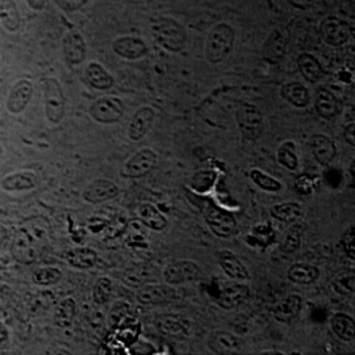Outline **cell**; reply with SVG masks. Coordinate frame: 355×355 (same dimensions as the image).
Wrapping results in <instances>:
<instances>
[{"label": "cell", "instance_id": "d4e9b609", "mask_svg": "<svg viewBox=\"0 0 355 355\" xmlns=\"http://www.w3.org/2000/svg\"><path fill=\"white\" fill-rule=\"evenodd\" d=\"M303 306V299L297 293L287 295L283 300H280L278 304L274 306L272 313L274 318L280 322H290L297 318Z\"/></svg>", "mask_w": 355, "mask_h": 355}, {"label": "cell", "instance_id": "b9f144b4", "mask_svg": "<svg viewBox=\"0 0 355 355\" xmlns=\"http://www.w3.org/2000/svg\"><path fill=\"white\" fill-rule=\"evenodd\" d=\"M112 293V282L107 277H102L96 280L92 292V299L96 304L103 305L108 303Z\"/></svg>", "mask_w": 355, "mask_h": 355}, {"label": "cell", "instance_id": "9c48e42d", "mask_svg": "<svg viewBox=\"0 0 355 355\" xmlns=\"http://www.w3.org/2000/svg\"><path fill=\"white\" fill-rule=\"evenodd\" d=\"M202 274L203 271L198 263L186 259H180L170 263L164 271L165 280L170 286H178L187 282L200 279Z\"/></svg>", "mask_w": 355, "mask_h": 355}, {"label": "cell", "instance_id": "3957f363", "mask_svg": "<svg viewBox=\"0 0 355 355\" xmlns=\"http://www.w3.org/2000/svg\"><path fill=\"white\" fill-rule=\"evenodd\" d=\"M236 120L243 140L250 142L259 140L265 125L263 114L257 105L250 103H242L236 111Z\"/></svg>", "mask_w": 355, "mask_h": 355}, {"label": "cell", "instance_id": "7dc6e473", "mask_svg": "<svg viewBox=\"0 0 355 355\" xmlns=\"http://www.w3.org/2000/svg\"><path fill=\"white\" fill-rule=\"evenodd\" d=\"M355 124L354 123H350V124H347L345 129H343V140L347 144V145H350L352 148H354L355 146Z\"/></svg>", "mask_w": 355, "mask_h": 355}, {"label": "cell", "instance_id": "ee69618b", "mask_svg": "<svg viewBox=\"0 0 355 355\" xmlns=\"http://www.w3.org/2000/svg\"><path fill=\"white\" fill-rule=\"evenodd\" d=\"M354 239H355V228L352 227L349 229L341 239V245H343V252L346 253V255L349 258H352L353 261L355 259V246H354Z\"/></svg>", "mask_w": 355, "mask_h": 355}, {"label": "cell", "instance_id": "e0dca14e", "mask_svg": "<svg viewBox=\"0 0 355 355\" xmlns=\"http://www.w3.org/2000/svg\"><path fill=\"white\" fill-rule=\"evenodd\" d=\"M62 51L67 64H83L87 57V44L78 31H70L62 40Z\"/></svg>", "mask_w": 355, "mask_h": 355}, {"label": "cell", "instance_id": "52a82bcc", "mask_svg": "<svg viewBox=\"0 0 355 355\" xmlns=\"http://www.w3.org/2000/svg\"><path fill=\"white\" fill-rule=\"evenodd\" d=\"M125 112V105L117 96H103L91 104L89 114L101 124H116Z\"/></svg>", "mask_w": 355, "mask_h": 355}, {"label": "cell", "instance_id": "9a60e30c", "mask_svg": "<svg viewBox=\"0 0 355 355\" xmlns=\"http://www.w3.org/2000/svg\"><path fill=\"white\" fill-rule=\"evenodd\" d=\"M154 327L161 334L175 340H186L190 336V322L175 315H159L154 320Z\"/></svg>", "mask_w": 355, "mask_h": 355}, {"label": "cell", "instance_id": "6da1fadb", "mask_svg": "<svg viewBox=\"0 0 355 355\" xmlns=\"http://www.w3.org/2000/svg\"><path fill=\"white\" fill-rule=\"evenodd\" d=\"M236 31L228 23H217L211 28L205 41V58L209 64H221L234 48Z\"/></svg>", "mask_w": 355, "mask_h": 355}, {"label": "cell", "instance_id": "d6986e66", "mask_svg": "<svg viewBox=\"0 0 355 355\" xmlns=\"http://www.w3.org/2000/svg\"><path fill=\"white\" fill-rule=\"evenodd\" d=\"M250 297V288L240 282L224 283L221 293L216 303L224 309H233L240 306Z\"/></svg>", "mask_w": 355, "mask_h": 355}, {"label": "cell", "instance_id": "2e32d148", "mask_svg": "<svg viewBox=\"0 0 355 355\" xmlns=\"http://www.w3.org/2000/svg\"><path fill=\"white\" fill-rule=\"evenodd\" d=\"M208 347L215 354H240L243 349V343L240 337H237L233 333H229L225 330H216L208 340Z\"/></svg>", "mask_w": 355, "mask_h": 355}, {"label": "cell", "instance_id": "ffe728a7", "mask_svg": "<svg viewBox=\"0 0 355 355\" xmlns=\"http://www.w3.org/2000/svg\"><path fill=\"white\" fill-rule=\"evenodd\" d=\"M155 119V111L149 105H144L139 108L129 124L128 137L132 141H140L148 135L152 129L153 123Z\"/></svg>", "mask_w": 355, "mask_h": 355}, {"label": "cell", "instance_id": "4fadbf2b", "mask_svg": "<svg viewBox=\"0 0 355 355\" xmlns=\"http://www.w3.org/2000/svg\"><path fill=\"white\" fill-rule=\"evenodd\" d=\"M112 51L116 55L128 61H139L149 54L146 42L135 36H121L112 42Z\"/></svg>", "mask_w": 355, "mask_h": 355}, {"label": "cell", "instance_id": "f6af8a7d", "mask_svg": "<svg viewBox=\"0 0 355 355\" xmlns=\"http://www.w3.org/2000/svg\"><path fill=\"white\" fill-rule=\"evenodd\" d=\"M54 1L64 12L73 13L82 10L86 4H89V0H54Z\"/></svg>", "mask_w": 355, "mask_h": 355}, {"label": "cell", "instance_id": "c3c4849f", "mask_svg": "<svg viewBox=\"0 0 355 355\" xmlns=\"http://www.w3.org/2000/svg\"><path fill=\"white\" fill-rule=\"evenodd\" d=\"M26 3L29 8H32L33 11H37V12L44 11L46 7V0H26Z\"/></svg>", "mask_w": 355, "mask_h": 355}, {"label": "cell", "instance_id": "ac0fdd59", "mask_svg": "<svg viewBox=\"0 0 355 355\" xmlns=\"http://www.w3.org/2000/svg\"><path fill=\"white\" fill-rule=\"evenodd\" d=\"M119 195V187L112 180L95 179L83 190L82 198L89 204H101L112 200Z\"/></svg>", "mask_w": 355, "mask_h": 355}, {"label": "cell", "instance_id": "816d5d0a", "mask_svg": "<svg viewBox=\"0 0 355 355\" xmlns=\"http://www.w3.org/2000/svg\"><path fill=\"white\" fill-rule=\"evenodd\" d=\"M1 154H3V148H1V145H0V158H1Z\"/></svg>", "mask_w": 355, "mask_h": 355}, {"label": "cell", "instance_id": "836d02e7", "mask_svg": "<svg viewBox=\"0 0 355 355\" xmlns=\"http://www.w3.org/2000/svg\"><path fill=\"white\" fill-rule=\"evenodd\" d=\"M76 300L73 297H66L55 308L54 318H53L54 325L61 329L70 328L74 321V318H76Z\"/></svg>", "mask_w": 355, "mask_h": 355}, {"label": "cell", "instance_id": "8fae6325", "mask_svg": "<svg viewBox=\"0 0 355 355\" xmlns=\"http://www.w3.org/2000/svg\"><path fill=\"white\" fill-rule=\"evenodd\" d=\"M136 297L144 305L165 304L177 299V291L171 286L152 282L139 287Z\"/></svg>", "mask_w": 355, "mask_h": 355}, {"label": "cell", "instance_id": "f1b7e54d", "mask_svg": "<svg viewBox=\"0 0 355 355\" xmlns=\"http://www.w3.org/2000/svg\"><path fill=\"white\" fill-rule=\"evenodd\" d=\"M0 26L8 33H16L21 28V16L15 0H0Z\"/></svg>", "mask_w": 355, "mask_h": 355}, {"label": "cell", "instance_id": "603a6c76", "mask_svg": "<svg viewBox=\"0 0 355 355\" xmlns=\"http://www.w3.org/2000/svg\"><path fill=\"white\" fill-rule=\"evenodd\" d=\"M155 270L149 263H136L128 267L123 274V282L129 287L139 288L146 283H152L157 279Z\"/></svg>", "mask_w": 355, "mask_h": 355}, {"label": "cell", "instance_id": "7a4b0ae2", "mask_svg": "<svg viewBox=\"0 0 355 355\" xmlns=\"http://www.w3.org/2000/svg\"><path fill=\"white\" fill-rule=\"evenodd\" d=\"M152 36L154 41L170 53H179L186 48L187 32L175 19L159 17L152 24Z\"/></svg>", "mask_w": 355, "mask_h": 355}, {"label": "cell", "instance_id": "8992f818", "mask_svg": "<svg viewBox=\"0 0 355 355\" xmlns=\"http://www.w3.org/2000/svg\"><path fill=\"white\" fill-rule=\"evenodd\" d=\"M318 32L327 45L340 48L349 41L352 35V26L343 17L329 15L320 21Z\"/></svg>", "mask_w": 355, "mask_h": 355}, {"label": "cell", "instance_id": "f546056e", "mask_svg": "<svg viewBox=\"0 0 355 355\" xmlns=\"http://www.w3.org/2000/svg\"><path fill=\"white\" fill-rule=\"evenodd\" d=\"M64 259L71 267L79 270H89L96 265L98 253L89 248H76L66 252Z\"/></svg>", "mask_w": 355, "mask_h": 355}, {"label": "cell", "instance_id": "4dcf8cb0", "mask_svg": "<svg viewBox=\"0 0 355 355\" xmlns=\"http://www.w3.org/2000/svg\"><path fill=\"white\" fill-rule=\"evenodd\" d=\"M137 216L146 228L152 229L154 232H161L167 227L165 216L162 215L153 204H141L137 209Z\"/></svg>", "mask_w": 355, "mask_h": 355}, {"label": "cell", "instance_id": "7c38bea8", "mask_svg": "<svg viewBox=\"0 0 355 355\" xmlns=\"http://www.w3.org/2000/svg\"><path fill=\"white\" fill-rule=\"evenodd\" d=\"M158 157L153 152L152 149H141L140 152L132 155L124 166L123 175L130 179H139V178L148 175L157 166Z\"/></svg>", "mask_w": 355, "mask_h": 355}, {"label": "cell", "instance_id": "60d3db41", "mask_svg": "<svg viewBox=\"0 0 355 355\" xmlns=\"http://www.w3.org/2000/svg\"><path fill=\"white\" fill-rule=\"evenodd\" d=\"M278 162L287 170L295 171L299 166V159L295 153V145L292 142H284L278 150Z\"/></svg>", "mask_w": 355, "mask_h": 355}, {"label": "cell", "instance_id": "277c9868", "mask_svg": "<svg viewBox=\"0 0 355 355\" xmlns=\"http://www.w3.org/2000/svg\"><path fill=\"white\" fill-rule=\"evenodd\" d=\"M45 114L51 124H60L64 120L66 98L61 83L55 78L44 79Z\"/></svg>", "mask_w": 355, "mask_h": 355}, {"label": "cell", "instance_id": "30bf717a", "mask_svg": "<svg viewBox=\"0 0 355 355\" xmlns=\"http://www.w3.org/2000/svg\"><path fill=\"white\" fill-rule=\"evenodd\" d=\"M12 258L20 265L31 266L37 261V250L35 241L24 227L16 230L11 245Z\"/></svg>", "mask_w": 355, "mask_h": 355}, {"label": "cell", "instance_id": "8d00e7d4", "mask_svg": "<svg viewBox=\"0 0 355 355\" xmlns=\"http://www.w3.org/2000/svg\"><path fill=\"white\" fill-rule=\"evenodd\" d=\"M334 291L343 296H350L354 293L355 272L353 268H343L331 282Z\"/></svg>", "mask_w": 355, "mask_h": 355}, {"label": "cell", "instance_id": "ab89813d", "mask_svg": "<svg viewBox=\"0 0 355 355\" xmlns=\"http://www.w3.org/2000/svg\"><path fill=\"white\" fill-rule=\"evenodd\" d=\"M249 177L252 179V182L255 183L261 190L268 191V192H278L282 189L279 180L262 173V170H259V168H253L250 171Z\"/></svg>", "mask_w": 355, "mask_h": 355}, {"label": "cell", "instance_id": "5bb4252c", "mask_svg": "<svg viewBox=\"0 0 355 355\" xmlns=\"http://www.w3.org/2000/svg\"><path fill=\"white\" fill-rule=\"evenodd\" d=\"M33 96V83L29 79H20L13 85L7 101L6 108L10 114H19L26 111L28 104L32 101Z\"/></svg>", "mask_w": 355, "mask_h": 355}, {"label": "cell", "instance_id": "5b68a950", "mask_svg": "<svg viewBox=\"0 0 355 355\" xmlns=\"http://www.w3.org/2000/svg\"><path fill=\"white\" fill-rule=\"evenodd\" d=\"M207 225L220 239H230L237 233V221L228 211L217 207L216 204H207L203 211Z\"/></svg>", "mask_w": 355, "mask_h": 355}, {"label": "cell", "instance_id": "d6a6232c", "mask_svg": "<svg viewBox=\"0 0 355 355\" xmlns=\"http://www.w3.org/2000/svg\"><path fill=\"white\" fill-rule=\"evenodd\" d=\"M288 279L296 284H312L318 279L320 270L318 267L308 263H295L288 268L287 272Z\"/></svg>", "mask_w": 355, "mask_h": 355}, {"label": "cell", "instance_id": "f907efd6", "mask_svg": "<svg viewBox=\"0 0 355 355\" xmlns=\"http://www.w3.org/2000/svg\"><path fill=\"white\" fill-rule=\"evenodd\" d=\"M7 239H8V230L4 225L0 224V246L4 243Z\"/></svg>", "mask_w": 355, "mask_h": 355}, {"label": "cell", "instance_id": "bcb514c9", "mask_svg": "<svg viewBox=\"0 0 355 355\" xmlns=\"http://www.w3.org/2000/svg\"><path fill=\"white\" fill-rule=\"evenodd\" d=\"M130 312V305H128L124 302H117L114 303L112 306V311H111V318L114 322H119L120 320H123L124 318H127Z\"/></svg>", "mask_w": 355, "mask_h": 355}, {"label": "cell", "instance_id": "7402d4cb", "mask_svg": "<svg viewBox=\"0 0 355 355\" xmlns=\"http://www.w3.org/2000/svg\"><path fill=\"white\" fill-rule=\"evenodd\" d=\"M296 64H297L300 74L308 83H312V85L318 83L325 76L324 66L311 53H300Z\"/></svg>", "mask_w": 355, "mask_h": 355}, {"label": "cell", "instance_id": "484cf974", "mask_svg": "<svg viewBox=\"0 0 355 355\" xmlns=\"http://www.w3.org/2000/svg\"><path fill=\"white\" fill-rule=\"evenodd\" d=\"M85 78L92 89L99 91H108L114 85V76H111L102 64L89 62L85 69Z\"/></svg>", "mask_w": 355, "mask_h": 355}, {"label": "cell", "instance_id": "681fc988", "mask_svg": "<svg viewBox=\"0 0 355 355\" xmlns=\"http://www.w3.org/2000/svg\"><path fill=\"white\" fill-rule=\"evenodd\" d=\"M10 340V331L7 327L0 321V343H6Z\"/></svg>", "mask_w": 355, "mask_h": 355}, {"label": "cell", "instance_id": "ba28073f", "mask_svg": "<svg viewBox=\"0 0 355 355\" xmlns=\"http://www.w3.org/2000/svg\"><path fill=\"white\" fill-rule=\"evenodd\" d=\"M287 46H288L287 32L277 28L265 40L261 49V57L263 61H266L267 64H279L286 57Z\"/></svg>", "mask_w": 355, "mask_h": 355}, {"label": "cell", "instance_id": "1f68e13d", "mask_svg": "<svg viewBox=\"0 0 355 355\" xmlns=\"http://www.w3.org/2000/svg\"><path fill=\"white\" fill-rule=\"evenodd\" d=\"M218 261H220V266L223 268V271L228 275L229 278L236 280H245L250 278L246 267L243 266V263L234 254L223 252L220 254Z\"/></svg>", "mask_w": 355, "mask_h": 355}, {"label": "cell", "instance_id": "74e56055", "mask_svg": "<svg viewBox=\"0 0 355 355\" xmlns=\"http://www.w3.org/2000/svg\"><path fill=\"white\" fill-rule=\"evenodd\" d=\"M303 215L302 207L297 203H283L271 208V216L279 221L291 224L296 223Z\"/></svg>", "mask_w": 355, "mask_h": 355}, {"label": "cell", "instance_id": "d590c367", "mask_svg": "<svg viewBox=\"0 0 355 355\" xmlns=\"http://www.w3.org/2000/svg\"><path fill=\"white\" fill-rule=\"evenodd\" d=\"M305 229H306V225L304 223L293 224L291 228L287 230L283 241L280 243V250L286 254L296 253L302 246V237H303Z\"/></svg>", "mask_w": 355, "mask_h": 355}, {"label": "cell", "instance_id": "f35d334b", "mask_svg": "<svg viewBox=\"0 0 355 355\" xmlns=\"http://www.w3.org/2000/svg\"><path fill=\"white\" fill-rule=\"evenodd\" d=\"M61 279H62V272L57 267H40L36 268L32 274V280L37 286H54Z\"/></svg>", "mask_w": 355, "mask_h": 355}, {"label": "cell", "instance_id": "7bdbcfd3", "mask_svg": "<svg viewBox=\"0 0 355 355\" xmlns=\"http://www.w3.org/2000/svg\"><path fill=\"white\" fill-rule=\"evenodd\" d=\"M215 171L202 170L191 179V187L196 191H207L215 182Z\"/></svg>", "mask_w": 355, "mask_h": 355}, {"label": "cell", "instance_id": "4316f807", "mask_svg": "<svg viewBox=\"0 0 355 355\" xmlns=\"http://www.w3.org/2000/svg\"><path fill=\"white\" fill-rule=\"evenodd\" d=\"M315 107H316L318 116L325 120L334 119L341 111L337 96L330 89H325V87H320L318 89Z\"/></svg>", "mask_w": 355, "mask_h": 355}, {"label": "cell", "instance_id": "e575fe53", "mask_svg": "<svg viewBox=\"0 0 355 355\" xmlns=\"http://www.w3.org/2000/svg\"><path fill=\"white\" fill-rule=\"evenodd\" d=\"M331 329L343 341H353L355 336L354 318L346 313H336L331 318Z\"/></svg>", "mask_w": 355, "mask_h": 355}, {"label": "cell", "instance_id": "83f0119b", "mask_svg": "<svg viewBox=\"0 0 355 355\" xmlns=\"http://www.w3.org/2000/svg\"><path fill=\"white\" fill-rule=\"evenodd\" d=\"M280 96L295 108H305L311 102L309 91L300 82H288L280 87Z\"/></svg>", "mask_w": 355, "mask_h": 355}, {"label": "cell", "instance_id": "cb8c5ba5", "mask_svg": "<svg viewBox=\"0 0 355 355\" xmlns=\"http://www.w3.org/2000/svg\"><path fill=\"white\" fill-rule=\"evenodd\" d=\"M1 190L7 192H19V191L35 190L37 187V178L32 171H20L10 174L1 179Z\"/></svg>", "mask_w": 355, "mask_h": 355}, {"label": "cell", "instance_id": "44dd1931", "mask_svg": "<svg viewBox=\"0 0 355 355\" xmlns=\"http://www.w3.org/2000/svg\"><path fill=\"white\" fill-rule=\"evenodd\" d=\"M308 145L311 148V152L313 154L315 159L320 165L329 166L337 157L336 144L325 135H321V133L313 135L308 141Z\"/></svg>", "mask_w": 355, "mask_h": 355}]
</instances>
